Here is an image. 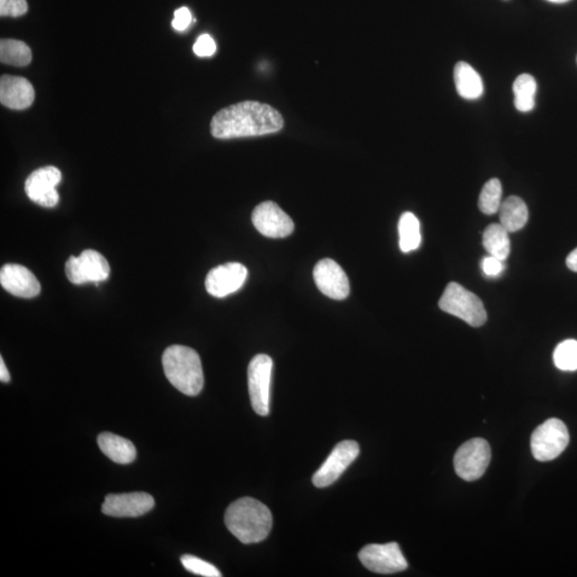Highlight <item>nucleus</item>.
<instances>
[{"label":"nucleus","instance_id":"obj_1","mask_svg":"<svg viewBox=\"0 0 577 577\" xmlns=\"http://www.w3.org/2000/svg\"><path fill=\"white\" fill-rule=\"evenodd\" d=\"M284 119L270 105L245 101L220 109L211 121L215 138L231 139L266 135L281 131Z\"/></svg>","mask_w":577,"mask_h":577},{"label":"nucleus","instance_id":"obj_2","mask_svg":"<svg viewBox=\"0 0 577 577\" xmlns=\"http://www.w3.org/2000/svg\"><path fill=\"white\" fill-rule=\"evenodd\" d=\"M225 524L242 544H258L270 535L273 517L271 510L261 501L243 498L233 501L226 510Z\"/></svg>","mask_w":577,"mask_h":577},{"label":"nucleus","instance_id":"obj_3","mask_svg":"<svg viewBox=\"0 0 577 577\" xmlns=\"http://www.w3.org/2000/svg\"><path fill=\"white\" fill-rule=\"evenodd\" d=\"M167 380L179 392L186 396L201 393L205 377L200 354L194 349L184 346H172L165 349L162 358Z\"/></svg>","mask_w":577,"mask_h":577},{"label":"nucleus","instance_id":"obj_4","mask_svg":"<svg viewBox=\"0 0 577 577\" xmlns=\"http://www.w3.org/2000/svg\"><path fill=\"white\" fill-rule=\"evenodd\" d=\"M439 306L442 312L463 320L473 328H480L488 320L486 308L479 297L457 283L447 285Z\"/></svg>","mask_w":577,"mask_h":577},{"label":"nucleus","instance_id":"obj_5","mask_svg":"<svg viewBox=\"0 0 577 577\" xmlns=\"http://www.w3.org/2000/svg\"><path fill=\"white\" fill-rule=\"evenodd\" d=\"M569 431L561 419L551 418L534 431L530 446L533 456L540 462L552 461L567 448Z\"/></svg>","mask_w":577,"mask_h":577},{"label":"nucleus","instance_id":"obj_6","mask_svg":"<svg viewBox=\"0 0 577 577\" xmlns=\"http://www.w3.org/2000/svg\"><path fill=\"white\" fill-rule=\"evenodd\" d=\"M273 359L258 354L248 366V390L254 411L260 416L270 414Z\"/></svg>","mask_w":577,"mask_h":577},{"label":"nucleus","instance_id":"obj_7","mask_svg":"<svg viewBox=\"0 0 577 577\" xmlns=\"http://www.w3.org/2000/svg\"><path fill=\"white\" fill-rule=\"evenodd\" d=\"M491 461V448L483 439H473L464 442L454 456V469L461 479L475 481L486 473Z\"/></svg>","mask_w":577,"mask_h":577},{"label":"nucleus","instance_id":"obj_8","mask_svg":"<svg viewBox=\"0 0 577 577\" xmlns=\"http://www.w3.org/2000/svg\"><path fill=\"white\" fill-rule=\"evenodd\" d=\"M358 557L364 567L378 574L398 573L409 567L396 542L367 545L361 549Z\"/></svg>","mask_w":577,"mask_h":577},{"label":"nucleus","instance_id":"obj_9","mask_svg":"<svg viewBox=\"0 0 577 577\" xmlns=\"http://www.w3.org/2000/svg\"><path fill=\"white\" fill-rule=\"evenodd\" d=\"M110 267L107 259L96 250L87 249L79 256H70L66 264V275L74 284L107 281Z\"/></svg>","mask_w":577,"mask_h":577},{"label":"nucleus","instance_id":"obj_10","mask_svg":"<svg viewBox=\"0 0 577 577\" xmlns=\"http://www.w3.org/2000/svg\"><path fill=\"white\" fill-rule=\"evenodd\" d=\"M359 454V445L354 441H343L337 444L326 461L312 477V483L317 488L333 485Z\"/></svg>","mask_w":577,"mask_h":577},{"label":"nucleus","instance_id":"obj_11","mask_svg":"<svg viewBox=\"0 0 577 577\" xmlns=\"http://www.w3.org/2000/svg\"><path fill=\"white\" fill-rule=\"evenodd\" d=\"M252 220L255 228L266 237H287L294 231L293 219L273 201H265L256 206Z\"/></svg>","mask_w":577,"mask_h":577},{"label":"nucleus","instance_id":"obj_12","mask_svg":"<svg viewBox=\"0 0 577 577\" xmlns=\"http://www.w3.org/2000/svg\"><path fill=\"white\" fill-rule=\"evenodd\" d=\"M62 179L60 169L46 166L37 169L25 182V191L29 200L44 208L57 206L60 195L56 190Z\"/></svg>","mask_w":577,"mask_h":577},{"label":"nucleus","instance_id":"obj_13","mask_svg":"<svg viewBox=\"0 0 577 577\" xmlns=\"http://www.w3.org/2000/svg\"><path fill=\"white\" fill-rule=\"evenodd\" d=\"M248 275L247 266L238 262H230L214 267L206 278V289L215 297H226L240 290Z\"/></svg>","mask_w":577,"mask_h":577},{"label":"nucleus","instance_id":"obj_14","mask_svg":"<svg viewBox=\"0 0 577 577\" xmlns=\"http://www.w3.org/2000/svg\"><path fill=\"white\" fill-rule=\"evenodd\" d=\"M154 498L148 493L109 494L105 498L102 512L114 517H137L154 509Z\"/></svg>","mask_w":577,"mask_h":577},{"label":"nucleus","instance_id":"obj_15","mask_svg":"<svg viewBox=\"0 0 577 577\" xmlns=\"http://www.w3.org/2000/svg\"><path fill=\"white\" fill-rule=\"evenodd\" d=\"M313 279L318 289L330 299L341 301L349 294V278L333 259H323L314 266Z\"/></svg>","mask_w":577,"mask_h":577},{"label":"nucleus","instance_id":"obj_16","mask_svg":"<svg viewBox=\"0 0 577 577\" xmlns=\"http://www.w3.org/2000/svg\"><path fill=\"white\" fill-rule=\"evenodd\" d=\"M0 284L9 293L32 299L37 296L41 291V284L33 272L20 265H5L0 271Z\"/></svg>","mask_w":577,"mask_h":577},{"label":"nucleus","instance_id":"obj_17","mask_svg":"<svg viewBox=\"0 0 577 577\" xmlns=\"http://www.w3.org/2000/svg\"><path fill=\"white\" fill-rule=\"evenodd\" d=\"M34 101V89L28 79L13 75H3L0 79V102L4 107L14 110L26 109Z\"/></svg>","mask_w":577,"mask_h":577},{"label":"nucleus","instance_id":"obj_18","mask_svg":"<svg viewBox=\"0 0 577 577\" xmlns=\"http://www.w3.org/2000/svg\"><path fill=\"white\" fill-rule=\"evenodd\" d=\"M98 444L102 452L118 464H130L136 459V448L125 437L105 433L98 437Z\"/></svg>","mask_w":577,"mask_h":577},{"label":"nucleus","instance_id":"obj_19","mask_svg":"<svg viewBox=\"0 0 577 577\" xmlns=\"http://www.w3.org/2000/svg\"><path fill=\"white\" fill-rule=\"evenodd\" d=\"M454 83L460 97L465 100H476L483 93V83L480 75L470 64L458 62L454 68Z\"/></svg>","mask_w":577,"mask_h":577},{"label":"nucleus","instance_id":"obj_20","mask_svg":"<svg viewBox=\"0 0 577 577\" xmlns=\"http://www.w3.org/2000/svg\"><path fill=\"white\" fill-rule=\"evenodd\" d=\"M498 212L500 225L508 232L521 230L527 224L528 209L520 197L507 198L504 202H501Z\"/></svg>","mask_w":577,"mask_h":577},{"label":"nucleus","instance_id":"obj_21","mask_svg":"<svg viewBox=\"0 0 577 577\" xmlns=\"http://www.w3.org/2000/svg\"><path fill=\"white\" fill-rule=\"evenodd\" d=\"M483 247L489 256L505 261L510 254L509 232L501 225H489L483 232Z\"/></svg>","mask_w":577,"mask_h":577},{"label":"nucleus","instance_id":"obj_22","mask_svg":"<svg viewBox=\"0 0 577 577\" xmlns=\"http://www.w3.org/2000/svg\"><path fill=\"white\" fill-rule=\"evenodd\" d=\"M399 245L402 252L407 254L421 247L422 235L421 224L418 219L411 212L401 215L399 220Z\"/></svg>","mask_w":577,"mask_h":577},{"label":"nucleus","instance_id":"obj_23","mask_svg":"<svg viewBox=\"0 0 577 577\" xmlns=\"http://www.w3.org/2000/svg\"><path fill=\"white\" fill-rule=\"evenodd\" d=\"M513 93H515V105L518 112H532L535 105L537 81L530 74H521L513 84Z\"/></svg>","mask_w":577,"mask_h":577},{"label":"nucleus","instance_id":"obj_24","mask_svg":"<svg viewBox=\"0 0 577 577\" xmlns=\"http://www.w3.org/2000/svg\"><path fill=\"white\" fill-rule=\"evenodd\" d=\"M33 60L31 48L22 41L3 39L0 41V61L15 67H25Z\"/></svg>","mask_w":577,"mask_h":577},{"label":"nucleus","instance_id":"obj_25","mask_svg":"<svg viewBox=\"0 0 577 577\" xmlns=\"http://www.w3.org/2000/svg\"><path fill=\"white\" fill-rule=\"evenodd\" d=\"M503 188L498 179H491L483 186L478 205L482 213L493 215L499 211Z\"/></svg>","mask_w":577,"mask_h":577},{"label":"nucleus","instance_id":"obj_26","mask_svg":"<svg viewBox=\"0 0 577 577\" xmlns=\"http://www.w3.org/2000/svg\"><path fill=\"white\" fill-rule=\"evenodd\" d=\"M554 364L563 371L577 370V340H564L554 351Z\"/></svg>","mask_w":577,"mask_h":577},{"label":"nucleus","instance_id":"obj_27","mask_svg":"<svg viewBox=\"0 0 577 577\" xmlns=\"http://www.w3.org/2000/svg\"><path fill=\"white\" fill-rule=\"evenodd\" d=\"M181 563L189 572L205 577H220L219 570L212 563L192 555L181 557Z\"/></svg>","mask_w":577,"mask_h":577},{"label":"nucleus","instance_id":"obj_28","mask_svg":"<svg viewBox=\"0 0 577 577\" xmlns=\"http://www.w3.org/2000/svg\"><path fill=\"white\" fill-rule=\"evenodd\" d=\"M28 11L26 0H0V15L19 17Z\"/></svg>","mask_w":577,"mask_h":577},{"label":"nucleus","instance_id":"obj_29","mask_svg":"<svg viewBox=\"0 0 577 577\" xmlns=\"http://www.w3.org/2000/svg\"><path fill=\"white\" fill-rule=\"evenodd\" d=\"M194 51L197 56L209 57L217 51V44H215V41L212 37H209V34H202V36L196 41Z\"/></svg>","mask_w":577,"mask_h":577},{"label":"nucleus","instance_id":"obj_30","mask_svg":"<svg viewBox=\"0 0 577 577\" xmlns=\"http://www.w3.org/2000/svg\"><path fill=\"white\" fill-rule=\"evenodd\" d=\"M504 261H501L495 256H489L482 261V270L487 276L497 277L504 270Z\"/></svg>","mask_w":577,"mask_h":577},{"label":"nucleus","instance_id":"obj_31","mask_svg":"<svg viewBox=\"0 0 577 577\" xmlns=\"http://www.w3.org/2000/svg\"><path fill=\"white\" fill-rule=\"evenodd\" d=\"M191 11L182 7L180 8L174 13V19L172 21V27L176 29L178 32H183L186 28L191 25Z\"/></svg>","mask_w":577,"mask_h":577},{"label":"nucleus","instance_id":"obj_32","mask_svg":"<svg viewBox=\"0 0 577 577\" xmlns=\"http://www.w3.org/2000/svg\"><path fill=\"white\" fill-rule=\"evenodd\" d=\"M569 270L577 273V248L571 252L565 260Z\"/></svg>","mask_w":577,"mask_h":577},{"label":"nucleus","instance_id":"obj_33","mask_svg":"<svg viewBox=\"0 0 577 577\" xmlns=\"http://www.w3.org/2000/svg\"><path fill=\"white\" fill-rule=\"evenodd\" d=\"M11 380L10 373L5 365L4 358H0V381L8 383Z\"/></svg>","mask_w":577,"mask_h":577},{"label":"nucleus","instance_id":"obj_34","mask_svg":"<svg viewBox=\"0 0 577 577\" xmlns=\"http://www.w3.org/2000/svg\"><path fill=\"white\" fill-rule=\"evenodd\" d=\"M549 2L555 4H563L569 2V0H549Z\"/></svg>","mask_w":577,"mask_h":577}]
</instances>
